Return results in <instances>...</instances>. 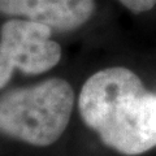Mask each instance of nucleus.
Returning <instances> with one entry per match:
<instances>
[{"label": "nucleus", "mask_w": 156, "mask_h": 156, "mask_svg": "<svg viewBox=\"0 0 156 156\" xmlns=\"http://www.w3.org/2000/svg\"><path fill=\"white\" fill-rule=\"evenodd\" d=\"M78 108L83 122L117 152L135 156L156 146V94L128 68L94 73L82 86Z\"/></svg>", "instance_id": "nucleus-1"}, {"label": "nucleus", "mask_w": 156, "mask_h": 156, "mask_svg": "<svg viewBox=\"0 0 156 156\" xmlns=\"http://www.w3.org/2000/svg\"><path fill=\"white\" fill-rule=\"evenodd\" d=\"M74 91L62 78L0 96V134L38 147L55 143L69 124Z\"/></svg>", "instance_id": "nucleus-2"}, {"label": "nucleus", "mask_w": 156, "mask_h": 156, "mask_svg": "<svg viewBox=\"0 0 156 156\" xmlns=\"http://www.w3.org/2000/svg\"><path fill=\"white\" fill-rule=\"evenodd\" d=\"M51 27L30 20H9L0 29V90L13 72L42 74L61 60V47L51 39Z\"/></svg>", "instance_id": "nucleus-3"}, {"label": "nucleus", "mask_w": 156, "mask_h": 156, "mask_svg": "<svg viewBox=\"0 0 156 156\" xmlns=\"http://www.w3.org/2000/svg\"><path fill=\"white\" fill-rule=\"evenodd\" d=\"M95 0H0V13L26 17L58 31L81 27L91 18Z\"/></svg>", "instance_id": "nucleus-4"}, {"label": "nucleus", "mask_w": 156, "mask_h": 156, "mask_svg": "<svg viewBox=\"0 0 156 156\" xmlns=\"http://www.w3.org/2000/svg\"><path fill=\"white\" fill-rule=\"evenodd\" d=\"M119 2L135 14L148 12L156 4V0H119Z\"/></svg>", "instance_id": "nucleus-5"}]
</instances>
